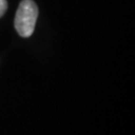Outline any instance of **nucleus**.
Returning <instances> with one entry per match:
<instances>
[{
  "label": "nucleus",
  "instance_id": "1",
  "mask_svg": "<svg viewBox=\"0 0 135 135\" xmlns=\"http://www.w3.org/2000/svg\"><path fill=\"white\" fill-rule=\"evenodd\" d=\"M38 8L33 0H22L15 17V28L22 37H29L34 33Z\"/></svg>",
  "mask_w": 135,
  "mask_h": 135
},
{
  "label": "nucleus",
  "instance_id": "2",
  "mask_svg": "<svg viewBox=\"0 0 135 135\" xmlns=\"http://www.w3.org/2000/svg\"><path fill=\"white\" fill-rule=\"evenodd\" d=\"M7 7H8L7 0H0V18L5 15V12L7 10Z\"/></svg>",
  "mask_w": 135,
  "mask_h": 135
}]
</instances>
